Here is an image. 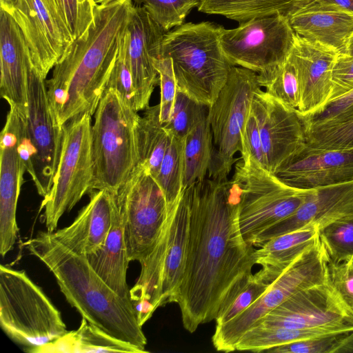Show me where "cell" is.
Here are the masks:
<instances>
[{"mask_svg": "<svg viewBox=\"0 0 353 353\" xmlns=\"http://www.w3.org/2000/svg\"><path fill=\"white\" fill-rule=\"evenodd\" d=\"M346 54L353 57V34L350 39Z\"/></svg>", "mask_w": 353, "mask_h": 353, "instance_id": "816d5d0a", "label": "cell"}, {"mask_svg": "<svg viewBox=\"0 0 353 353\" xmlns=\"http://www.w3.org/2000/svg\"><path fill=\"white\" fill-rule=\"evenodd\" d=\"M134 6L132 0L97 5L87 31L74 39L46 81L48 94L59 123L94 114L118 57Z\"/></svg>", "mask_w": 353, "mask_h": 353, "instance_id": "7a4b0ae2", "label": "cell"}, {"mask_svg": "<svg viewBox=\"0 0 353 353\" xmlns=\"http://www.w3.org/2000/svg\"><path fill=\"white\" fill-rule=\"evenodd\" d=\"M24 245L54 274L66 300L82 318L141 353L147 352V339L131 299L113 291L85 256L68 249L48 231L39 232Z\"/></svg>", "mask_w": 353, "mask_h": 353, "instance_id": "3957f363", "label": "cell"}, {"mask_svg": "<svg viewBox=\"0 0 353 353\" xmlns=\"http://www.w3.org/2000/svg\"><path fill=\"white\" fill-rule=\"evenodd\" d=\"M285 184L309 190L353 181V149L305 148L274 174Z\"/></svg>", "mask_w": 353, "mask_h": 353, "instance_id": "44dd1931", "label": "cell"}, {"mask_svg": "<svg viewBox=\"0 0 353 353\" xmlns=\"http://www.w3.org/2000/svg\"><path fill=\"white\" fill-rule=\"evenodd\" d=\"M319 239L329 263L350 261L353 257V217L338 219L321 228Z\"/></svg>", "mask_w": 353, "mask_h": 353, "instance_id": "836d02e7", "label": "cell"}, {"mask_svg": "<svg viewBox=\"0 0 353 353\" xmlns=\"http://www.w3.org/2000/svg\"><path fill=\"white\" fill-rule=\"evenodd\" d=\"M265 92L285 104L298 109L301 102L299 71L291 51L282 65L260 84Z\"/></svg>", "mask_w": 353, "mask_h": 353, "instance_id": "e575fe53", "label": "cell"}, {"mask_svg": "<svg viewBox=\"0 0 353 353\" xmlns=\"http://www.w3.org/2000/svg\"><path fill=\"white\" fill-rule=\"evenodd\" d=\"M27 130L34 152V175L32 179L39 194L49 193L62 149L63 126L52 108L46 78L33 65L28 75Z\"/></svg>", "mask_w": 353, "mask_h": 353, "instance_id": "5bb4252c", "label": "cell"}, {"mask_svg": "<svg viewBox=\"0 0 353 353\" xmlns=\"http://www.w3.org/2000/svg\"><path fill=\"white\" fill-rule=\"evenodd\" d=\"M199 0H141L153 20L165 32L180 26L190 12L199 6Z\"/></svg>", "mask_w": 353, "mask_h": 353, "instance_id": "8d00e7d4", "label": "cell"}, {"mask_svg": "<svg viewBox=\"0 0 353 353\" xmlns=\"http://www.w3.org/2000/svg\"><path fill=\"white\" fill-rule=\"evenodd\" d=\"M232 179L240 189V229L245 241L252 247L257 236L293 214L310 190L285 184L250 157L235 165Z\"/></svg>", "mask_w": 353, "mask_h": 353, "instance_id": "ba28073f", "label": "cell"}, {"mask_svg": "<svg viewBox=\"0 0 353 353\" xmlns=\"http://www.w3.org/2000/svg\"><path fill=\"white\" fill-rule=\"evenodd\" d=\"M352 90L353 57L346 54L338 55L332 70V91L327 105Z\"/></svg>", "mask_w": 353, "mask_h": 353, "instance_id": "f6af8a7d", "label": "cell"}, {"mask_svg": "<svg viewBox=\"0 0 353 353\" xmlns=\"http://www.w3.org/2000/svg\"><path fill=\"white\" fill-rule=\"evenodd\" d=\"M327 281L345 303L353 310V265L350 262L328 263Z\"/></svg>", "mask_w": 353, "mask_h": 353, "instance_id": "bcb514c9", "label": "cell"}, {"mask_svg": "<svg viewBox=\"0 0 353 353\" xmlns=\"http://www.w3.org/2000/svg\"><path fill=\"white\" fill-rule=\"evenodd\" d=\"M183 171L184 139L172 135L155 179L169 208L177 203L182 196Z\"/></svg>", "mask_w": 353, "mask_h": 353, "instance_id": "d6a6232c", "label": "cell"}, {"mask_svg": "<svg viewBox=\"0 0 353 353\" xmlns=\"http://www.w3.org/2000/svg\"><path fill=\"white\" fill-rule=\"evenodd\" d=\"M219 32L228 60L256 73L259 84L285 62L295 38L289 19L280 14L253 18L234 29L219 26Z\"/></svg>", "mask_w": 353, "mask_h": 353, "instance_id": "8fae6325", "label": "cell"}, {"mask_svg": "<svg viewBox=\"0 0 353 353\" xmlns=\"http://www.w3.org/2000/svg\"><path fill=\"white\" fill-rule=\"evenodd\" d=\"M141 353L135 347L115 339L82 318L79 327L39 348L35 353Z\"/></svg>", "mask_w": 353, "mask_h": 353, "instance_id": "f1b7e54d", "label": "cell"}, {"mask_svg": "<svg viewBox=\"0 0 353 353\" xmlns=\"http://www.w3.org/2000/svg\"><path fill=\"white\" fill-rule=\"evenodd\" d=\"M208 109V106L192 100L177 90L170 119L163 125L172 135L185 139L190 129Z\"/></svg>", "mask_w": 353, "mask_h": 353, "instance_id": "74e56055", "label": "cell"}, {"mask_svg": "<svg viewBox=\"0 0 353 353\" xmlns=\"http://www.w3.org/2000/svg\"><path fill=\"white\" fill-rule=\"evenodd\" d=\"M91 267L117 294L131 299L126 280L129 259L125 237L123 212L117 198L111 228L103 246L85 256Z\"/></svg>", "mask_w": 353, "mask_h": 353, "instance_id": "484cf974", "label": "cell"}, {"mask_svg": "<svg viewBox=\"0 0 353 353\" xmlns=\"http://www.w3.org/2000/svg\"><path fill=\"white\" fill-rule=\"evenodd\" d=\"M188 190L187 258L178 305L190 333L215 320L252 274L253 247L239 225L240 189L232 180L206 177Z\"/></svg>", "mask_w": 353, "mask_h": 353, "instance_id": "6da1fadb", "label": "cell"}, {"mask_svg": "<svg viewBox=\"0 0 353 353\" xmlns=\"http://www.w3.org/2000/svg\"><path fill=\"white\" fill-rule=\"evenodd\" d=\"M92 116L83 114L63 125L59 163L49 193L42 201L47 231L54 232L60 218L92 192Z\"/></svg>", "mask_w": 353, "mask_h": 353, "instance_id": "7c38bea8", "label": "cell"}, {"mask_svg": "<svg viewBox=\"0 0 353 353\" xmlns=\"http://www.w3.org/2000/svg\"><path fill=\"white\" fill-rule=\"evenodd\" d=\"M314 3L330 6L353 12V0H315Z\"/></svg>", "mask_w": 353, "mask_h": 353, "instance_id": "c3c4849f", "label": "cell"}, {"mask_svg": "<svg viewBox=\"0 0 353 353\" xmlns=\"http://www.w3.org/2000/svg\"><path fill=\"white\" fill-rule=\"evenodd\" d=\"M319 228L307 226L275 236L254 250L255 264L262 266L254 274L271 283L301 254L319 240Z\"/></svg>", "mask_w": 353, "mask_h": 353, "instance_id": "4316f807", "label": "cell"}, {"mask_svg": "<svg viewBox=\"0 0 353 353\" xmlns=\"http://www.w3.org/2000/svg\"><path fill=\"white\" fill-rule=\"evenodd\" d=\"M270 283L252 274L215 319L216 326L233 319L255 302Z\"/></svg>", "mask_w": 353, "mask_h": 353, "instance_id": "ab89813d", "label": "cell"}, {"mask_svg": "<svg viewBox=\"0 0 353 353\" xmlns=\"http://www.w3.org/2000/svg\"><path fill=\"white\" fill-rule=\"evenodd\" d=\"M127 56L134 91V110H144L159 82L154 60L159 59L165 32L141 5H135L127 27Z\"/></svg>", "mask_w": 353, "mask_h": 353, "instance_id": "d6986e66", "label": "cell"}, {"mask_svg": "<svg viewBox=\"0 0 353 353\" xmlns=\"http://www.w3.org/2000/svg\"><path fill=\"white\" fill-rule=\"evenodd\" d=\"M353 217V181L310 189L304 201L290 216L261 233L253 246L307 226L319 229L338 219Z\"/></svg>", "mask_w": 353, "mask_h": 353, "instance_id": "ffe728a7", "label": "cell"}, {"mask_svg": "<svg viewBox=\"0 0 353 353\" xmlns=\"http://www.w3.org/2000/svg\"><path fill=\"white\" fill-rule=\"evenodd\" d=\"M24 116L10 106L0 137V254L3 257L13 248L19 231L16 212L26 172L19 154V130Z\"/></svg>", "mask_w": 353, "mask_h": 353, "instance_id": "ac0fdd59", "label": "cell"}, {"mask_svg": "<svg viewBox=\"0 0 353 353\" xmlns=\"http://www.w3.org/2000/svg\"><path fill=\"white\" fill-rule=\"evenodd\" d=\"M301 117L305 128L336 124L352 118L353 90L343 97L328 103L322 110L314 115Z\"/></svg>", "mask_w": 353, "mask_h": 353, "instance_id": "ee69618b", "label": "cell"}, {"mask_svg": "<svg viewBox=\"0 0 353 353\" xmlns=\"http://www.w3.org/2000/svg\"><path fill=\"white\" fill-rule=\"evenodd\" d=\"M335 332L325 329H288L260 325L248 330L236 345V350L262 352L293 341Z\"/></svg>", "mask_w": 353, "mask_h": 353, "instance_id": "1f68e13d", "label": "cell"}, {"mask_svg": "<svg viewBox=\"0 0 353 353\" xmlns=\"http://www.w3.org/2000/svg\"><path fill=\"white\" fill-rule=\"evenodd\" d=\"M114 89H106L92 125V191L117 193L139 164L137 128L140 115Z\"/></svg>", "mask_w": 353, "mask_h": 353, "instance_id": "8992f818", "label": "cell"}, {"mask_svg": "<svg viewBox=\"0 0 353 353\" xmlns=\"http://www.w3.org/2000/svg\"><path fill=\"white\" fill-rule=\"evenodd\" d=\"M111 1H112V0H94V3L97 5L108 3V2Z\"/></svg>", "mask_w": 353, "mask_h": 353, "instance_id": "f5cc1de1", "label": "cell"}, {"mask_svg": "<svg viewBox=\"0 0 353 353\" xmlns=\"http://www.w3.org/2000/svg\"><path fill=\"white\" fill-rule=\"evenodd\" d=\"M350 263L353 265V257L352 258V259L350 260Z\"/></svg>", "mask_w": 353, "mask_h": 353, "instance_id": "11a10c76", "label": "cell"}, {"mask_svg": "<svg viewBox=\"0 0 353 353\" xmlns=\"http://www.w3.org/2000/svg\"><path fill=\"white\" fill-rule=\"evenodd\" d=\"M241 137L243 145V150L241 153V159L250 157L251 159L265 169V156L258 122L251 106Z\"/></svg>", "mask_w": 353, "mask_h": 353, "instance_id": "7dc6e473", "label": "cell"}, {"mask_svg": "<svg viewBox=\"0 0 353 353\" xmlns=\"http://www.w3.org/2000/svg\"><path fill=\"white\" fill-rule=\"evenodd\" d=\"M160 57L172 59L177 90L208 107L233 66L221 49L219 26L210 22L186 23L165 32Z\"/></svg>", "mask_w": 353, "mask_h": 353, "instance_id": "277c9868", "label": "cell"}, {"mask_svg": "<svg viewBox=\"0 0 353 353\" xmlns=\"http://www.w3.org/2000/svg\"><path fill=\"white\" fill-rule=\"evenodd\" d=\"M0 325L14 343L35 353L68 331L60 312L23 270L0 265Z\"/></svg>", "mask_w": 353, "mask_h": 353, "instance_id": "52a82bcc", "label": "cell"}, {"mask_svg": "<svg viewBox=\"0 0 353 353\" xmlns=\"http://www.w3.org/2000/svg\"><path fill=\"white\" fill-rule=\"evenodd\" d=\"M19 1V0H0L1 9L11 15L17 8Z\"/></svg>", "mask_w": 353, "mask_h": 353, "instance_id": "f907efd6", "label": "cell"}, {"mask_svg": "<svg viewBox=\"0 0 353 353\" xmlns=\"http://www.w3.org/2000/svg\"><path fill=\"white\" fill-rule=\"evenodd\" d=\"M11 16L23 34L34 68L46 78L72 42L70 32L50 0H19Z\"/></svg>", "mask_w": 353, "mask_h": 353, "instance_id": "e0dca14e", "label": "cell"}, {"mask_svg": "<svg viewBox=\"0 0 353 353\" xmlns=\"http://www.w3.org/2000/svg\"><path fill=\"white\" fill-rule=\"evenodd\" d=\"M190 223L188 189L170 210L167 221L151 253L141 264V273L130 290L131 301L143 314L178 303L187 258Z\"/></svg>", "mask_w": 353, "mask_h": 353, "instance_id": "5b68a950", "label": "cell"}, {"mask_svg": "<svg viewBox=\"0 0 353 353\" xmlns=\"http://www.w3.org/2000/svg\"><path fill=\"white\" fill-rule=\"evenodd\" d=\"M299 37L330 50L345 54L353 34V12L314 3L289 18Z\"/></svg>", "mask_w": 353, "mask_h": 353, "instance_id": "d4e9b609", "label": "cell"}, {"mask_svg": "<svg viewBox=\"0 0 353 353\" xmlns=\"http://www.w3.org/2000/svg\"><path fill=\"white\" fill-rule=\"evenodd\" d=\"M29 47L12 17L0 10V93L27 117L28 75L33 66Z\"/></svg>", "mask_w": 353, "mask_h": 353, "instance_id": "7402d4cb", "label": "cell"}, {"mask_svg": "<svg viewBox=\"0 0 353 353\" xmlns=\"http://www.w3.org/2000/svg\"><path fill=\"white\" fill-rule=\"evenodd\" d=\"M301 82V102L297 109L303 117L322 110L332 91V70L335 52L307 41L295 34L291 50Z\"/></svg>", "mask_w": 353, "mask_h": 353, "instance_id": "603a6c76", "label": "cell"}, {"mask_svg": "<svg viewBox=\"0 0 353 353\" xmlns=\"http://www.w3.org/2000/svg\"><path fill=\"white\" fill-rule=\"evenodd\" d=\"M132 1L135 5H139L141 0H132ZM199 1H201L202 0H199Z\"/></svg>", "mask_w": 353, "mask_h": 353, "instance_id": "db71d44e", "label": "cell"}, {"mask_svg": "<svg viewBox=\"0 0 353 353\" xmlns=\"http://www.w3.org/2000/svg\"><path fill=\"white\" fill-rule=\"evenodd\" d=\"M144 110L137 128L139 163L147 167L156 179L172 135L161 122L159 103Z\"/></svg>", "mask_w": 353, "mask_h": 353, "instance_id": "f546056e", "label": "cell"}, {"mask_svg": "<svg viewBox=\"0 0 353 353\" xmlns=\"http://www.w3.org/2000/svg\"><path fill=\"white\" fill-rule=\"evenodd\" d=\"M261 88L256 73L245 68L232 67L225 84L208 107L212 152L207 177L228 179L234 155L242 152V131L254 95Z\"/></svg>", "mask_w": 353, "mask_h": 353, "instance_id": "9c48e42d", "label": "cell"}, {"mask_svg": "<svg viewBox=\"0 0 353 353\" xmlns=\"http://www.w3.org/2000/svg\"><path fill=\"white\" fill-rule=\"evenodd\" d=\"M334 353H353V331L346 335Z\"/></svg>", "mask_w": 353, "mask_h": 353, "instance_id": "681fc988", "label": "cell"}, {"mask_svg": "<svg viewBox=\"0 0 353 353\" xmlns=\"http://www.w3.org/2000/svg\"><path fill=\"white\" fill-rule=\"evenodd\" d=\"M154 65L159 77L160 120L165 125L170 119L177 91L176 81L170 57H160L154 60Z\"/></svg>", "mask_w": 353, "mask_h": 353, "instance_id": "7bdbcfd3", "label": "cell"}, {"mask_svg": "<svg viewBox=\"0 0 353 353\" xmlns=\"http://www.w3.org/2000/svg\"><path fill=\"white\" fill-rule=\"evenodd\" d=\"M288 329L353 331V310L327 281L293 294L268 314L256 325Z\"/></svg>", "mask_w": 353, "mask_h": 353, "instance_id": "9a60e30c", "label": "cell"}, {"mask_svg": "<svg viewBox=\"0 0 353 353\" xmlns=\"http://www.w3.org/2000/svg\"><path fill=\"white\" fill-rule=\"evenodd\" d=\"M117 198L123 212L128 259L141 263L153 250L170 208L156 179L141 163L119 188Z\"/></svg>", "mask_w": 353, "mask_h": 353, "instance_id": "4fadbf2b", "label": "cell"}, {"mask_svg": "<svg viewBox=\"0 0 353 353\" xmlns=\"http://www.w3.org/2000/svg\"><path fill=\"white\" fill-rule=\"evenodd\" d=\"M314 2L315 0H202L198 10L242 23L253 18L276 14L289 19Z\"/></svg>", "mask_w": 353, "mask_h": 353, "instance_id": "83f0119b", "label": "cell"}, {"mask_svg": "<svg viewBox=\"0 0 353 353\" xmlns=\"http://www.w3.org/2000/svg\"><path fill=\"white\" fill-rule=\"evenodd\" d=\"M208 112V109L184 139L183 190L208 176L212 152V136Z\"/></svg>", "mask_w": 353, "mask_h": 353, "instance_id": "4dcf8cb0", "label": "cell"}, {"mask_svg": "<svg viewBox=\"0 0 353 353\" xmlns=\"http://www.w3.org/2000/svg\"><path fill=\"white\" fill-rule=\"evenodd\" d=\"M90 201L69 226L52 232L53 237L73 252L86 256L99 250L111 228L116 194L93 190Z\"/></svg>", "mask_w": 353, "mask_h": 353, "instance_id": "cb8c5ba5", "label": "cell"}, {"mask_svg": "<svg viewBox=\"0 0 353 353\" xmlns=\"http://www.w3.org/2000/svg\"><path fill=\"white\" fill-rule=\"evenodd\" d=\"M127 31L124 34L118 57L110 75L106 89L112 88L121 98L134 109V91L132 74L127 56Z\"/></svg>", "mask_w": 353, "mask_h": 353, "instance_id": "60d3db41", "label": "cell"}, {"mask_svg": "<svg viewBox=\"0 0 353 353\" xmlns=\"http://www.w3.org/2000/svg\"><path fill=\"white\" fill-rule=\"evenodd\" d=\"M73 40L87 31L94 19V0H51Z\"/></svg>", "mask_w": 353, "mask_h": 353, "instance_id": "f35d334b", "label": "cell"}, {"mask_svg": "<svg viewBox=\"0 0 353 353\" xmlns=\"http://www.w3.org/2000/svg\"><path fill=\"white\" fill-rule=\"evenodd\" d=\"M305 146L316 150L353 149V117L341 123L305 128Z\"/></svg>", "mask_w": 353, "mask_h": 353, "instance_id": "d590c367", "label": "cell"}, {"mask_svg": "<svg viewBox=\"0 0 353 353\" xmlns=\"http://www.w3.org/2000/svg\"><path fill=\"white\" fill-rule=\"evenodd\" d=\"M251 109L257 119L265 169L272 174L306 145L304 123L298 110L259 89Z\"/></svg>", "mask_w": 353, "mask_h": 353, "instance_id": "2e32d148", "label": "cell"}, {"mask_svg": "<svg viewBox=\"0 0 353 353\" xmlns=\"http://www.w3.org/2000/svg\"><path fill=\"white\" fill-rule=\"evenodd\" d=\"M349 333H333L310 337L267 350L269 353H334Z\"/></svg>", "mask_w": 353, "mask_h": 353, "instance_id": "b9f144b4", "label": "cell"}, {"mask_svg": "<svg viewBox=\"0 0 353 353\" xmlns=\"http://www.w3.org/2000/svg\"><path fill=\"white\" fill-rule=\"evenodd\" d=\"M328 258L319 240L291 263L265 292L239 315L215 326L212 341L217 351L230 352L242 336L296 292L327 281Z\"/></svg>", "mask_w": 353, "mask_h": 353, "instance_id": "30bf717a", "label": "cell"}]
</instances>
